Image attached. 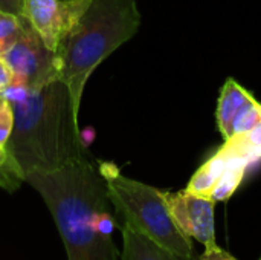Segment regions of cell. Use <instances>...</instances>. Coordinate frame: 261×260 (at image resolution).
Returning a JSON list of instances; mask_svg holds the SVG:
<instances>
[{"label":"cell","instance_id":"17","mask_svg":"<svg viewBox=\"0 0 261 260\" xmlns=\"http://www.w3.org/2000/svg\"><path fill=\"white\" fill-rule=\"evenodd\" d=\"M8 162H9V153H8V150H6V147L0 146V169H2L3 166H6Z\"/></svg>","mask_w":261,"mask_h":260},{"label":"cell","instance_id":"10","mask_svg":"<svg viewBox=\"0 0 261 260\" xmlns=\"http://www.w3.org/2000/svg\"><path fill=\"white\" fill-rule=\"evenodd\" d=\"M228 166V158L226 153L219 149L217 153L214 156H211L191 178V181L188 182L187 188L191 193H196L199 196H205L210 198L217 181L220 179V176L223 175L225 169Z\"/></svg>","mask_w":261,"mask_h":260},{"label":"cell","instance_id":"4","mask_svg":"<svg viewBox=\"0 0 261 260\" xmlns=\"http://www.w3.org/2000/svg\"><path fill=\"white\" fill-rule=\"evenodd\" d=\"M110 201L122 224L184 260H199L193 242L173 221L164 192L124 176L113 162H99Z\"/></svg>","mask_w":261,"mask_h":260},{"label":"cell","instance_id":"9","mask_svg":"<svg viewBox=\"0 0 261 260\" xmlns=\"http://www.w3.org/2000/svg\"><path fill=\"white\" fill-rule=\"evenodd\" d=\"M121 236L122 251L119 260H184L125 224L121 225Z\"/></svg>","mask_w":261,"mask_h":260},{"label":"cell","instance_id":"1","mask_svg":"<svg viewBox=\"0 0 261 260\" xmlns=\"http://www.w3.org/2000/svg\"><path fill=\"white\" fill-rule=\"evenodd\" d=\"M57 224L69 260H119L113 233L118 225L106 179L87 152L52 169L24 175Z\"/></svg>","mask_w":261,"mask_h":260},{"label":"cell","instance_id":"18","mask_svg":"<svg viewBox=\"0 0 261 260\" xmlns=\"http://www.w3.org/2000/svg\"><path fill=\"white\" fill-rule=\"evenodd\" d=\"M0 97H3V93H0Z\"/></svg>","mask_w":261,"mask_h":260},{"label":"cell","instance_id":"7","mask_svg":"<svg viewBox=\"0 0 261 260\" xmlns=\"http://www.w3.org/2000/svg\"><path fill=\"white\" fill-rule=\"evenodd\" d=\"M164 195L173 221L185 236L197 241L205 248L217 245L214 221L216 201L188 190Z\"/></svg>","mask_w":261,"mask_h":260},{"label":"cell","instance_id":"8","mask_svg":"<svg viewBox=\"0 0 261 260\" xmlns=\"http://www.w3.org/2000/svg\"><path fill=\"white\" fill-rule=\"evenodd\" d=\"M252 100L254 95L249 90H246L239 81H236L234 78H228L225 81L220 90L217 112H216L217 127L225 141L231 138V126L236 115L245 104H248Z\"/></svg>","mask_w":261,"mask_h":260},{"label":"cell","instance_id":"5","mask_svg":"<svg viewBox=\"0 0 261 260\" xmlns=\"http://www.w3.org/2000/svg\"><path fill=\"white\" fill-rule=\"evenodd\" d=\"M3 58L12 70L14 86L35 90L58 80L55 54L46 48L28 20L20 37L8 49Z\"/></svg>","mask_w":261,"mask_h":260},{"label":"cell","instance_id":"3","mask_svg":"<svg viewBox=\"0 0 261 260\" xmlns=\"http://www.w3.org/2000/svg\"><path fill=\"white\" fill-rule=\"evenodd\" d=\"M141 28L136 0H90L55 52L58 80L66 84L75 118L86 84L95 69Z\"/></svg>","mask_w":261,"mask_h":260},{"label":"cell","instance_id":"19","mask_svg":"<svg viewBox=\"0 0 261 260\" xmlns=\"http://www.w3.org/2000/svg\"><path fill=\"white\" fill-rule=\"evenodd\" d=\"M258 260H261V256H260V259H258Z\"/></svg>","mask_w":261,"mask_h":260},{"label":"cell","instance_id":"2","mask_svg":"<svg viewBox=\"0 0 261 260\" xmlns=\"http://www.w3.org/2000/svg\"><path fill=\"white\" fill-rule=\"evenodd\" d=\"M11 104L14 129L5 147L23 181L31 170L52 169L86 153L80 120L75 118L69 90L60 80L28 90Z\"/></svg>","mask_w":261,"mask_h":260},{"label":"cell","instance_id":"15","mask_svg":"<svg viewBox=\"0 0 261 260\" xmlns=\"http://www.w3.org/2000/svg\"><path fill=\"white\" fill-rule=\"evenodd\" d=\"M14 75L11 67L8 66L6 60L3 57H0V93H3L11 84H12Z\"/></svg>","mask_w":261,"mask_h":260},{"label":"cell","instance_id":"16","mask_svg":"<svg viewBox=\"0 0 261 260\" xmlns=\"http://www.w3.org/2000/svg\"><path fill=\"white\" fill-rule=\"evenodd\" d=\"M23 2L24 0H0V9L6 12H12L21 15L23 12Z\"/></svg>","mask_w":261,"mask_h":260},{"label":"cell","instance_id":"14","mask_svg":"<svg viewBox=\"0 0 261 260\" xmlns=\"http://www.w3.org/2000/svg\"><path fill=\"white\" fill-rule=\"evenodd\" d=\"M199 260H239V259H236L234 256H231L228 251L222 250L219 245H214V247H208V248H205L203 254L199 257Z\"/></svg>","mask_w":261,"mask_h":260},{"label":"cell","instance_id":"13","mask_svg":"<svg viewBox=\"0 0 261 260\" xmlns=\"http://www.w3.org/2000/svg\"><path fill=\"white\" fill-rule=\"evenodd\" d=\"M14 129V107L11 101L0 97V146H6Z\"/></svg>","mask_w":261,"mask_h":260},{"label":"cell","instance_id":"11","mask_svg":"<svg viewBox=\"0 0 261 260\" xmlns=\"http://www.w3.org/2000/svg\"><path fill=\"white\" fill-rule=\"evenodd\" d=\"M24 25V17L0 9V57H3L8 52V49L15 43Z\"/></svg>","mask_w":261,"mask_h":260},{"label":"cell","instance_id":"6","mask_svg":"<svg viewBox=\"0 0 261 260\" xmlns=\"http://www.w3.org/2000/svg\"><path fill=\"white\" fill-rule=\"evenodd\" d=\"M90 0H24L21 17L35 29L50 52H57Z\"/></svg>","mask_w":261,"mask_h":260},{"label":"cell","instance_id":"12","mask_svg":"<svg viewBox=\"0 0 261 260\" xmlns=\"http://www.w3.org/2000/svg\"><path fill=\"white\" fill-rule=\"evenodd\" d=\"M261 120V103L258 100H252L248 104H245L239 113L236 115L232 126H231V138L246 133L248 130H251L258 121ZM229 138V139H231Z\"/></svg>","mask_w":261,"mask_h":260}]
</instances>
